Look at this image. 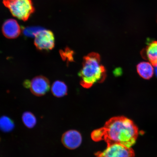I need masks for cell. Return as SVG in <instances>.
Returning a JSON list of instances; mask_svg holds the SVG:
<instances>
[{"mask_svg":"<svg viewBox=\"0 0 157 157\" xmlns=\"http://www.w3.org/2000/svg\"><path fill=\"white\" fill-rule=\"evenodd\" d=\"M138 128L131 119L124 117H112L103 127L92 132L95 142L104 140L107 144H117L131 148L138 137Z\"/></svg>","mask_w":157,"mask_h":157,"instance_id":"1","label":"cell"},{"mask_svg":"<svg viewBox=\"0 0 157 157\" xmlns=\"http://www.w3.org/2000/svg\"><path fill=\"white\" fill-rule=\"evenodd\" d=\"M78 75L81 79L80 84L84 88H89L94 84L105 81L106 71L101 64L100 55L92 52L84 57L82 69Z\"/></svg>","mask_w":157,"mask_h":157,"instance_id":"2","label":"cell"},{"mask_svg":"<svg viewBox=\"0 0 157 157\" xmlns=\"http://www.w3.org/2000/svg\"><path fill=\"white\" fill-rule=\"evenodd\" d=\"M3 3L14 17L26 21L34 12L32 0H3Z\"/></svg>","mask_w":157,"mask_h":157,"instance_id":"3","label":"cell"},{"mask_svg":"<svg viewBox=\"0 0 157 157\" xmlns=\"http://www.w3.org/2000/svg\"><path fill=\"white\" fill-rule=\"evenodd\" d=\"M96 157H135L134 151L123 145L107 144V147L103 152H98L95 154Z\"/></svg>","mask_w":157,"mask_h":157,"instance_id":"4","label":"cell"},{"mask_svg":"<svg viewBox=\"0 0 157 157\" xmlns=\"http://www.w3.org/2000/svg\"><path fill=\"white\" fill-rule=\"evenodd\" d=\"M35 37L34 44L38 50L48 52L54 48L55 37L52 31L43 29Z\"/></svg>","mask_w":157,"mask_h":157,"instance_id":"5","label":"cell"},{"mask_svg":"<svg viewBox=\"0 0 157 157\" xmlns=\"http://www.w3.org/2000/svg\"><path fill=\"white\" fill-rule=\"evenodd\" d=\"M29 87L31 93L35 96L40 97L49 91L50 88V81L44 76H37L33 78Z\"/></svg>","mask_w":157,"mask_h":157,"instance_id":"6","label":"cell"},{"mask_svg":"<svg viewBox=\"0 0 157 157\" xmlns=\"http://www.w3.org/2000/svg\"><path fill=\"white\" fill-rule=\"evenodd\" d=\"M62 142L66 148L74 150L78 148L82 142V137L78 131L71 130L67 131L63 135Z\"/></svg>","mask_w":157,"mask_h":157,"instance_id":"7","label":"cell"},{"mask_svg":"<svg viewBox=\"0 0 157 157\" xmlns=\"http://www.w3.org/2000/svg\"><path fill=\"white\" fill-rule=\"evenodd\" d=\"M2 31L3 34L7 38L14 39L20 34L21 28L16 21L9 19L4 23Z\"/></svg>","mask_w":157,"mask_h":157,"instance_id":"8","label":"cell"},{"mask_svg":"<svg viewBox=\"0 0 157 157\" xmlns=\"http://www.w3.org/2000/svg\"><path fill=\"white\" fill-rule=\"evenodd\" d=\"M141 53L143 57L153 66H157V41L149 43Z\"/></svg>","mask_w":157,"mask_h":157,"instance_id":"9","label":"cell"},{"mask_svg":"<svg viewBox=\"0 0 157 157\" xmlns=\"http://www.w3.org/2000/svg\"><path fill=\"white\" fill-rule=\"evenodd\" d=\"M152 66L150 62H140L137 66V72L143 78L146 79H150L154 74V69Z\"/></svg>","mask_w":157,"mask_h":157,"instance_id":"10","label":"cell"},{"mask_svg":"<svg viewBox=\"0 0 157 157\" xmlns=\"http://www.w3.org/2000/svg\"><path fill=\"white\" fill-rule=\"evenodd\" d=\"M67 87L64 82L60 81H56L53 84L52 91L55 97L60 98L64 97L67 94Z\"/></svg>","mask_w":157,"mask_h":157,"instance_id":"11","label":"cell"},{"mask_svg":"<svg viewBox=\"0 0 157 157\" xmlns=\"http://www.w3.org/2000/svg\"><path fill=\"white\" fill-rule=\"evenodd\" d=\"M14 127V124L9 117L3 116L0 117V129L5 132L11 131Z\"/></svg>","mask_w":157,"mask_h":157,"instance_id":"12","label":"cell"},{"mask_svg":"<svg viewBox=\"0 0 157 157\" xmlns=\"http://www.w3.org/2000/svg\"><path fill=\"white\" fill-rule=\"evenodd\" d=\"M22 119L24 124L29 128H32L36 125V117L33 113L29 112H26L23 113Z\"/></svg>","mask_w":157,"mask_h":157,"instance_id":"13","label":"cell"},{"mask_svg":"<svg viewBox=\"0 0 157 157\" xmlns=\"http://www.w3.org/2000/svg\"><path fill=\"white\" fill-rule=\"evenodd\" d=\"M44 29L42 27H29L23 29V34L25 36L28 37H34Z\"/></svg>","mask_w":157,"mask_h":157,"instance_id":"14","label":"cell"},{"mask_svg":"<svg viewBox=\"0 0 157 157\" xmlns=\"http://www.w3.org/2000/svg\"><path fill=\"white\" fill-rule=\"evenodd\" d=\"M60 54L62 58L64 60L67 59L69 61L73 60V52L68 48H66L64 51L61 50Z\"/></svg>","mask_w":157,"mask_h":157,"instance_id":"15","label":"cell"},{"mask_svg":"<svg viewBox=\"0 0 157 157\" xmlns=\"http://www.w3.org/2000/svg\"><path fill=\"white\" fill-rule=\"evenodd\" d=\"M121 72H121V70H120V69L119 68L118 71L117 72V70H115L114 72V74H115L117 76V75H119L121 74Z\"/></svg>","mask_w":157,"mask_h":157,"instance_id":"16","label":"cell"},{"mask_svg":"<svg viewBox=\"0 0 157 157\" xmlns=\"http://www.w3.org/2000/svg\"><path fill=\"white\" fill-rule=\"evenodd\" d=\"M155 72L156 75L157 76V66L155 67Z\"/></svg>","mask_w":157,"mask_h":157,"instance_id":"17","label":"cell"}]
</instances>
